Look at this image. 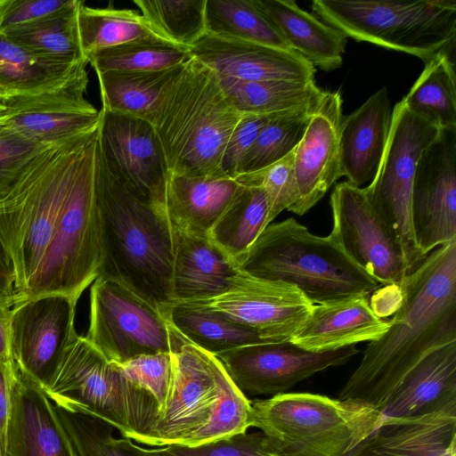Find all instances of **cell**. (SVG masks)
Segmentation results:
<instances>
[{
    "label": "cell",
    "mask_w": 456,
    "mask_h": 456,
    "mask_svg": "<svg viewBox=\"0 0 456 456\" xmlns=\"http://www.w3.org/2000/svg\"><path fill=\"white\" fill-rule=\"evenodd\" d=\"M399 289L387 330L368 344L338 399L379 411L428 354L456 342V240L430 252Z\"/></svg>",
    "instance_id": "obj_1"
},
{
    "label": "cell",
    "mask_w": 456,
    "mask_h": 456,
    "mask_svg": "<svg viewBox=\"0 0 456 456\" xmlns=\"http://www.w3.org/2000/svg\"><path fill=\"white\" fill-rule=\"evenodd\" d=\"M101 227L98 276L117 281L159 309L171 305L174 232L165 213L134 198L111 172L98 143Z\"/></svg>",
    "instance_id": "obj_2"
},
{
    "label": "cell",
    "mask_w": 456,
    "mask_h": 456,
    "mask_svg": "<svg viewBox=\"0 0 456 456\" xmlns=\"http://www.w3.org/2000/svg\"><path fill=\"white\" fill-rule=\"evenodd\" d=\"M94 129L45 148L0 194V242L23 300L54 239L63 205Z\"/></svg>",
    "instance_id": "obj_3"
},
{
    "label": "cell",
    "mask_w": 456,
    "mask_h": 456,
    "mask_svg": "<svg viewBox=\"0 0 456 456\" xmlns=\"http://www.w3.org/2000/svg\"><path fill=\"white\" fill-rule=\"evenodd\" d=\"M242 116L217 75L191 57L161 89L151 120L167 173L226 175L221 167L223 154Z\"/></svg>",
    "instance_id": "obj_4"
},
{
    "label": "cell",
    "mask_w": 456,
    "mask_h": 456,
    "mask_svg": "<svg viewBox=\"0 0 456 456\" xmlns=\"http://www.w3.org/2000/svg\"><path fill=\"white\" fill-rule=\"evenodd\" d=\"M170 334L172 384L147 446H197L248 431L250 400L220 361L171 326Z\"/></svg>",
    "instance_id": "obj_5"
},
{
    "label": "cell",
    "mask_w": 456,
    "mask_h": 456,
    "mask_svg": "<svg viewBox=\"0 0 456 456\" xmlns=\"http://www.w3.org/2000/svg\"><path fill=\"white\" fill-rule=\"evenodd\" d=\"M236 263L249 275L295 286L313 305L366 297L380 286L330 234L314 235L292 217L269 224Z\"/></svg>",
    "instance_id": "obj_6"
},
{
    "label": "cell",
    "mask_w": 456,
    "mask_h": 456,
    "mask_svg": "<svg viewBox=\"0 0 456 456\" xmlns=\"http://www.w3.org/2000/svg\"><path fill=\"white\" fill-rule=\"evenodd\" d=\"M250 404V428L283 456H352L382 420L379 411L366 403L305 392Z\"/></svg>",
    "instance_id": "obj_7"
},
{
    "label": "cell",
    "mask_w": 456,
    "mask_h": 456,
    "mask_svg": "<svg viewBox=\"0 0 456 456\" xmlns=\"http://www.w3.org/2000/svg\"><path fill=\"white\" fill-rule=\"evenodd\" d=\"M44 392L55 406L100 419L146 446L159 415L151 394L127 379L85 336L68 347Z\"/></svg>",
    "instance_id": "obj_8"
},
{
    "label": "cell",
    "mask_w": 456,
    "mask_h": 456,
    "mask_svg": "<svg viewBox=\"0 0 456 456\" xmlns=\"http://www.w3.org/2000/svg\"><path fill=\"white\" fill-rule=\"evenodd\" d=\"M312 11L346 37L422 59L454 51L455 0H314Z\"/></svg>",
    "instance_id": "obj_9"
},
{
    "label": "cell",
    "mask_w": 456,
    "mask_h": 456,
    "mask_svg": "<svg viewBox=\"0 0 456 456\" xmlns=\"http://www.w3.org/2000/svg\"><path fill=\"white\" fill-rule=\"evenodd\" d=\"M99 126L81 159L63 205L54 239L23 300L45 294L80 298L102 262L95 173Z\"/></svg>",
    "instance_id": "obj_10"
},
{
    "label": "cell",
    "mask_w": 456,
    "mask_h": 456,
    "mask_svg": "<svg viewBox=\"0 0 456 456\" xmlns=\"http://www.w3.org/2000/svg\"><path fill=\"white\" fill-rule=\"evenodd\" d=\"M439 128L397 102L392 110L387 145L371 183L363 189L376 213L399 240L409 273L426 258L412 231L411 196L415 170L422 151L437 137Z\"/></svg>",
    "instance_id": "obj_11"
},
{
    "label": "cell",
    "mask_w": 456,
    "mask_h": 456,
    "mask_svg": "<svg viewBox=\"0 0 456 456\" xmlns=\"http://www.w3.org/2000/svg\"><path fill=\"white\" fill-rule=\"evenodd\" d=\"M85 338L110 362L171 351L164 314L120 282L97 276L90 289Z\"/></svg>",
    "instance_id": "obj_12"
},
{
    "label": "cell",
    "mask_w": 456,
    "mask_h": 456,
    "mask_svg": "<svg viewBox=\"0 0 456 456\" xmlns=\"http://www.w3.org/2000/svg\"><path fill=\"white\" fill-rule=\"evenodd\" d=\"M78 298L45 294L13 305L10 347L19 373L44 391L53 381L64 354L78 334L75 329Z\"/></svg>",
    "instance_id": "obj_13"
},
{
    "label": "cell",
    "mask_w": 456,
    "mask_h": 456,
    "mask_svg": "<svg viewBox=\"0 0 456 456\" xmlns=\"http://www.w3.org/2000/svg\"><path fill=\"white\" fill-rule=\"evenodd\" d=\"M330 237L346 255L380 285L399 287L409 274L403 247L376 213L363 189L347 181L330 198Z\"/></svg>",
    "instance_id": "obj_14"
},
{
    "label": "cell",
    "mask_w": 456,
    "mask_h": 456,
    "mask_svg": "<svg viewBox=\"0 0 456 456\" xmlns=\"http://www.w3.org/2000/svg\"><path fill=\"white\" fill-rule=\"evenodd\" d=\"M205 308L256 330L267 342H287L305 323L313 304L295 286L260 279L242 271L225 292L205 299L177 302Z\"/></svg>",
    "instance_id": "obj_15"
},
{
    "label": "cell",
    "mask_w": 456,
    "mask_h": 456,
    "mask_svg": "<svg viewBox=\"0 0 456 456\" xmlns=\"http://www.w3.org/2000/svg\"><path fill=\"white\" fill-rule=\"evenodd\" d=\"M357 353L354 346L310 352L287 341L243 346L216 356L233 384L248 398L288 393L318 372L346 364Z\"/></svg>",
    "instance_id": "obj_16"
},
{
    "label": "cell",
    "mask_w": 456,
    "mask_h": 456,
    "mask_svg": "<svg viewBox=\"0 0 456 456\" xmlns=\"http://www.w3.org/2000/svg\"><path fill=\"white\" fill-rule=\"evenodd\" d=\"M99 111L100 148L111 172L134 198L165 213L167 167L152 125L103 108Z\"/></svg>",
    "instance_id": "obj_17"
},
{
    "label": "cell",
    "mask_w": 456,
    "mask_h": 456,
    "mask_svg": "<svg viewBox=\"0 0 456 456\" xmlns=\"http://www.w3.org/2000/svg\"><path fill=\"white\" fill-rule=\"evenodd\" d=\"M411 219L424 257L456 240V127L439 130L417 163Z\"/></svg>",
    "instance_id": "obj_18"
},
{
    "label": "cell",
    "mask_w": 456,
    "mask_h": 456,
    "mask_svg": "<svg viewBox=\"0 0 456 456\" xmlns=\"http://www.w3.org/2000/svg\"><path fill=\"white\" fill-rule=\"evenodd\" d=\"M87 85L85 69L53 90L3 101L0 124L46 147L83 134L100 122V111L85 97Z\"/></svg>",
    "instance_id": "obj_19"
},
{
    "label": "cell",
    "mask_w": 456,
    "mask_h": 456,
    "mask_svg": "<svg viewBox=\"0 0 456 456\" xmlns=\"http://www.w3.org/2000/svg\"><path fill=\"white\" fill-rule=\"evenodd\" d=\"M342 103L338 92L323 91L295 149L294 173L298 200L294 214L302 216L308 212L342 176L339 156Z\"/></svg>",
    "instance_id": "obj_20"
},
{
    "label": "cell",
    "mask_w": 456,
    "mask_h": 456,
    "mask_svg": "<svg viewBox=\"0 0 456 456\" xmlns=\"http://www.w3.org/2000/svg\"><path fill=\"white\" fill-rule=\"evenodd\" d=\"M190 53L219 77L244 81L314 80L315 68L299 53L258 43L206 33Z\"/></svg>",
    "instance_id": "obj_21"
},
{
    "label": "cell",
    "mask_w": 456,
    "mask_h": 456,
    "mask_svg": "<svg viewBox=\"0 0 456 456\" xmlns=\"http://www.w3.org/2000/svg\"><path fill=\"white\" fill-rule=\"evenodd\" d=\"M6 456H77L56 406L20 373L12 392Z\"/></svg>",
    "instance_id": "obj_22"
},
{
    "label": "cell",
    "mask_w": 456,
    "mask_h": 456,
    "mask_svg": "<svg viewBox=\"0 0 456 456\" xmlns=\"http://www.w3.org/2000/svg\"><path fill=\"white\" fill-rule=\"evenodd\" d=\"M392 110L387 89L383 86L351 114L343 116L340 169L353 185L361 187L375 178L387 145Z\"/></svg>",
    "instance_id": "obj_23"
},
{
    "label": "cell",
    "mask_w": 456,
    "mask_h": 456,
    "mask_svg": "<svg viewBox=\"0 0 456 456\" xmlns=\"http://www.w3.org/2000/svg\"><path fill=\"white\" fill-rule=\"evenodd\" d=\"M365 297L314 305L290 342L310 352H326L380 338L388 328Z\"/></svg>",
    "instance_id": "obj_24"
},
{
    "label": "cell",
    "mask_w": 456,
    "mask_h": 456,
    "mask_svg": "<svg viewBox=\"0 0 456 456\" xmlns=\"http://www.w3.org/2000/svg\"><path fill=\"white\" fill-rule=\"evenodd\" d=\"M456 409V342L428 354L379 409L383 419H403Z\"/></svg>",
    "instance_id": "obj_25"
},
{
    "label": "cell",
    "mask_w": 456,
    "mask_h": 456,
    "mask_svg": "<svg viewBox=\"0 0 456 456\" xmlns=\"http://www.w3.org/2000/svg\"><path fill=\"white\" fill-rule=\"evenodd\" d=\"M352 456H456V409L381 420Z\"/></svg>",
    "instance_id": "obj_26"
},
{
    "label": "cell",
    "mask_w": 456,
    "mask_h": 456,
    "mask_svg": "<svg viewBox=\"0 0 456 456\" xmlns=\"http://www.w3.org/2000/svg\"><path fill=\"white\" fill-rule=\"evenodd\" d=\"M173 232L172 303L210 298L228 290L240 271L237 263L208 238Z\"/></svg>",
    "instance_id": "obj_27"
},
{
    "label": "cell",
    "mask_w": 456,
    "mask_h": 456,
    "mask_svg": "<svg viewBox=\"0 0 456 456\" xmlns=\"http://www.w3.org/2000/svg\"><path fill=\"white\" fill-rule=\"evenodd\" d=\"M240 184L227 175L184 176L167 173L165 213L173 229L208 238Z\"/></svg>",
    "instance_id": "obj_28"
},
{
    "label": "cell",
    "mask_w": 456,
    "mask_h": 456,
    "mask_svg": "<svg viewBox=\"0 0 456 456\" xmlns=\"http://www.w3.org/2000/svg\"><path fill=\"white\" fill-rule=\"evenodd\" d=\"M276 25L291 50L314 68L332 71L343 64L346 37L293 0H254Z\"/></svg>",
    "instance_id": "obj_29"
},
{
    "label": "cell",
    "mask_w": 456,
    "mask_h": 456,
    "mask_svg": "<svg viewBox=\"0 0 456 456\" xmlns=\"http://www.w3.org/2000/svg\"><path fill=\"white\" fill-rule=\"evenodd\" d=\"M87 62L67 66L56 64L15 44L0 33V102L35 95L58 88L81 70Z\"/></svg>",
    "instance_id": "obj_30"
},
{
    "label": "cell",
    "mask_w": 456,
    "mask_h": 456,
    "mask_svg": "<svg viewBox=\"0 0 456 456\" xmlns=\"http://www.w3.org/2000/svg\"><path fill=\"white\" fill-rule=\"evenodd\" d=\"M82 1L38 20L6 28L3 33L15 44L56 64L87 62L80 45L77 12Z\"/></svg>",
    "instance_id": "obj_31"
},
{
    "label": "cell",
    "mask_w": 456,
    "mask_h": 456,
    "mask_svg": "<svg viewBox=\"0 0 456 456\" xmlns=\"http://www.w3.org/2000/svg\"><path fill=\"white\" fill-rule=\"evenodd\" d=\"M273 221L265 191L256 186H239L232 201L216 222L208 239L237 262Z\"/></svg>",
    "instance_id": "obj_32"
},
{
    "label": "cell",
    "mask_w": 456,
    "mask_h": 456,
    "mask_svg": "<svg viewBox=\"0 0 456 456\" xmlns=\"http://www.w3.org/2000/svg\"><path fill=\"white\" fill-rule=\"evenodd\" d=\"M163 314L186 340L214 355L243 346L270 343L256 330L205 308L172 303Z\"/></svg>",
    "instance_id": "obj_33"
},
{
    "label": "cell",
    "mask_w": 456,
    "mask_h": 456,
    "mask_svg": "<svg viewBox=\"0 0 456 456\" xmlns=\"http://www.w3.org/2000/svg\"><path fill=\"white\" fill-rule=\"evenodd\" d=\"M183 64L159 70L96 72L102 108L151 123L161 89L180 70Z\"/></svg>",
    "instance_id": "obj_34"
},
{
    "label": "cell",
    "mask_w": 456,
    "mask_h": 456,
    "mask_svg": "<svg viewBox=\"0 0 456 456\" xmlns=\"http://www.w3.org/2000/svg\"><path fill=\"white\" fill-rule=\"evenodd\" d=\"M218 77L220 85L241 114L269 115L314 104L323 94L315 81H244Z\"/></svg>",
    "instance_id": "obj_35"
},
{
    "label": "cell",
    "mask_w": 456,
    "mask_h": 456,
    "mask_svg": "<svg viewBox=\"0 0 456 456\" xmlns=\"http://www.w3.org/2000/svg\"><path fill=\"white\" fill-rule=\"evenodd\" d=\"M401 102L411 113L439 129L456 127L455 70L450 53L441 52L427 61Z\"/></svg>",
    "instance_id": "obj_36"
},
{
    "label": "cell",
    "mask_w": 456,
    "mask_h": 456,
    "mask_svg": "<svg viewBox=\"0 0 456 456\" xmlns=\"http://www.w3.org/2000/svg\"><path fill=\"white\" fill-rule=\"evenodd\" d=\"M207 33L291 50L254 0H207ZM293 51V50H291Z\"/></svg>",
    "instance_id": "obj_37"
},
{
    "label": "cell",
    "mask_w": 456,
    "mask_h": 456,
    "mask_svg": "<svg viewBox=\"0 0 456 456\" xmlns=\"http://www.w3.org/2000/svg\"><path fill=\"white\" fill-rule=\"evenodd\" d=\"M191 57L189 49L150 37L94 51L86 61L95 72L159 70L181 65Z\"/></svg>",
    "instance_id": "obj_38"
},
{
    "label": "cell",
    "mask_w": 456,
    "mask_h": 456,
    "mask_svg": "<svg viewBox=\"0 0 456 456\" xmlns=\"http://www.w3.org/2000/svg\"><path fill=\"white\" fill-rule=\"evenodd\" d=\"M77 27L84 56L128 41L158 37L141 13L131 9L93 8L81 2Z\"/></svg>",
    "instance_id": "obj_39"
},
{
    "label": "cell",
    "mask_w": 456,
    "mask_h": 456,
    "mask_svg": "<svg viewBox=\"0 0 456 456\" xmlns=\"http://www.w3.org/2000/svg\"><path fill=\"white\" fill-rule=\"evenodd\" d=\"M207 0H134L143 20L160 38L191 49L206 33Z\"/></svg>",
    "instance_id": "obj_40"
},
{
    "label": "cell",
    "mask_w": 456,
    "mask_h": 456,
    "mask_svg": "<svg viewBox=\"0 0 456 456\" xmlns=\"http://www.w3.org/2000/svg\"><path fill=\"white\" fill-rule=\"evenodd\" d=\"M315 104L277 113L243 156L236 175L264 168L293 151L305 134Z\"/></svg>",
    "instance_id": "obj_41"
},
{
    "label": "cell",
    "mask_w": 456,
    "mask_h": 456,
    "mask_svg": "<svg viewBox=\"0 0 456 456\" xmlns=\"http://www.w3.org/2000/svg\"><path fill=\"white\" fill-rule=\"evenodd\" d=\"M56 411L77 456H151L147 447L126 436H115V428L100 419L57 406Z\"/></svg>",
    "instance_id": "obj_42"
},
{
    "label": "cell",
    "mask_w": 456,
    "mask_h": 456,
    "mask_svg": "<svg viewBox=\"0 0 456 456\" xmlns=\"http://www.w3.org/2000/svg\"><path fill=\"white\" fill-rule=\"evenodd\" d=\"M151 456H283L261 432H243L197 446L148 448Z\"/></svg>",
    "instance_id": "obj_43"
},
{
    "label": "cell",
    "mask_w": 456,
    "mask_h": 456,
    "mask_svg": "<svg viewBox=\"0 0 456 456\" xmlns=\"http://www.w3.org/2000/svg\"><path fill=\"white\" fill-rule=\"evenodd\" d=\"M294 156L295 150L272 165L233 178L240 185L260 187L265 191L273 220L284 209L292 212L297 202Z\"/></svg>",
    "instance_id": "obj_44"
},
{
    "label": "cell",
    "mask_w": 456,
    "mask_h": 456,
    "mask_svg": "<svg viewBox=\"0 0 456 456\" xmlns=\"http://www.w3.org/2000/svg\"><path fill=\"white\" fill-rule=\"evenodd\" d=\"M113 364L127 379L151 394L160 414L166 405L173 379L171 352L142 354Z\"/></svg>",
    "instance_id": "obj_45"
},
{
    "label": "cell",
    "mask_w": 456,
    "mask_h": 456,
    "mask_svg": "<svg viewBox=\"0 0 456 456\" xmlns=\"http://www.w3.org/2000/svg\"><path fill=\"white\" fill-rule=\"evenodd\" d=\"M45 148L0 124V194L11 186L21 170Z\"/></svg>",
    "instance_id": "obj_46"
},
{
    "label": "cell",
    "mask_w": 456,
    "mask_h": 456,
    "mask_svg": "<svg viewBox=\"0 0 456 456\" xmlns=\"http://www.w3.org/2000/svg\"><path fill=\"white\" fill-rule=\"evenodd\" d=\"M243 114L232 132L226 143L221 167L223 172L234 178L239 165L264 126L276 115Z\"/></svg>",
    "instance_id": "obj_47"
},
{
    "label": "cell",
    "mask_w": 456,
    "mask_h": 456,
    "mask_svg": "<svg viewBox=\"0 0 456 456\" xmlns=\"http://www.w3.org/2000/svg\"><path fill=\"white\" fill-rule=\"evenodd\" d=\"M19 371L12 361L0 360V452L6 456V438L12 404L13 387Z\"/></svg>",
    "instance_id": "obj_48"
},
{
    "label": "cell",
    "mask_w": 456,
    "mask_h": 456,
    "mask_svg": "<svg viewBox=\"0 0 456 456\" xmlns=\"http://www.w3.org/2000/svg\"><path fill=\"white\" fill-rule=\"evenodd\" d=\"M14 303L0 298V360L12 359L10 347V321Z\"/></svg>",
    "instance_id": "obj_49"
},
{
    "label": "cell",
    "mask_w": 456,
    "mask_h": 456,
    "mask_svg": "<svg viewBox=\"0 0 456 456\" xmlns=\"http://www.w3.org/2000/svg\"><path fill=\"white\" fill-rule=\"evenodd\" d=\"M14 273L12 264L0 242V298L15 304Z\"/></svg>",
    "instance_id": "obj_50"
},
{
    "label": "cell",
    "mask_w": 456,
    "mask_h": 456,
    "mask_svg": "<svg viewBox=\"0 0 456 456\" xmlns=\"http://www.w3.org/2000/svg\"><path fill=\"white\" fill-rule=\"evenodd\" d=\"M4 115H5V107L0 102V120L4 117Z\"/></svg>",
    "instance_id": "obj_51"
},
{
    "label": "cell",
    "mask_w": 456,
    "mask_h": 456,
    "mask_svg": "<svg viewBox=\"0 0 456 456\" xmlns=\"http://www.w3.org/2000/svg\"><path fill=\"white\" fill-rule=\"evenodd\" d=\"M0 456H2L1 452H0Z\"/></svg>",
    "instance_id": "obj_52"
}]
</instances>
